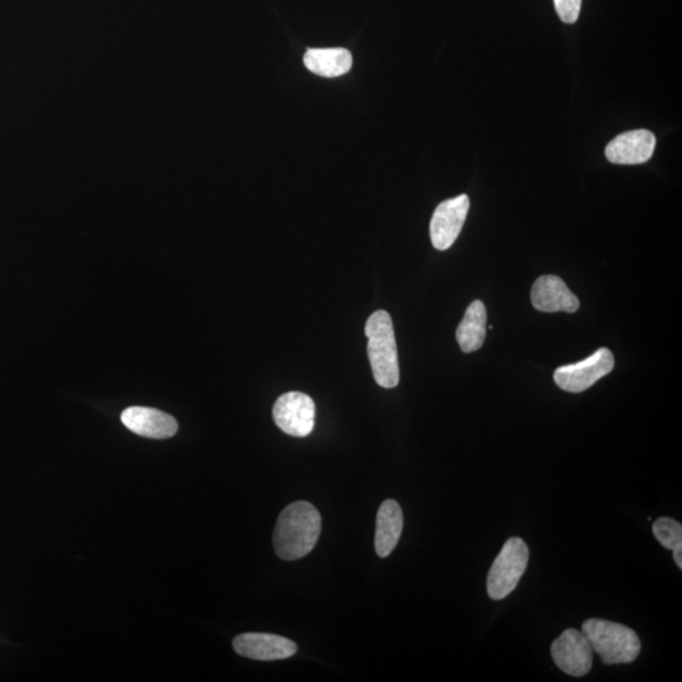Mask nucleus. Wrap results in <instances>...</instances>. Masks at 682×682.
<instances>
[{
    "label": "nucleus",
    "mask_w": 682,
    "mask_h": 682,
    "mask_svg": "<svg viewBox=\"0 0 682 682\" xmlns=\"http://www.w3.org/2000/svg\"><path fill=\"white\" fill-rule=\"evenodd\" d=\"M274 420L287 435L308 437L315 426V402L305 393H285L275 403Z\"/></svg>",
    "instance_id": "423d86ee"
},
{
    "label": "nucleus",
    "mask_w": 682,
    "mask_h": 682,
    "mask_svg": "<svg viewBox=\"0 0 682 682\" xmlns=\"http://www.w3.org/2000/svg\"><path fill=\"white\" fill-rule=\"evenodd\" d=\"M403 531V514L396 501L387 500L378 509L376 525V552L389 557L396 548Z\"/></svg>",
    "instance_id": "ddd939ff"
},
{
    "label": "nucleus",
    "mask_w": 682,
    "mask_h": 682,
    "mask_svg": "<svg viewBox=\"0 0 682 682\" xmlns=\"http://www.w3.org/2000/svg\"><path fill=\"white\" fill-rule=\"evenodd\" d=\"M368 358L376 382L394 389L400 382V364L392 317L384 310L371 315L366 324Z\"/></svg>",
    "instance_id": "f03ea898"
},
{
    "label": "nucleus",
    "mask_w": 682,
    "mask_h": 682,
    "mask_svg": "<svg viewBox=\"0 0 682 682\" xmlns=\"http://www.w3.org/2000/svg\"><path fill=\"white\" fill-rule=\"evenodd\" d=\"M615 368V356L609 349L602 348L589 358L569 364L555 370L554 379L561 390L580 393L606 377Z\"/></svg>",
    "instance_id": "39448f33"
},
{
    "label": "nucleus",
    "mask_w": 682,
    "mask_h": 682,
    "mask_svg": "<svg viewBox=\"0 0 682 682\" xmlns=\"http://www.w3.org/2000/svg\"><path fill=\"white\" fill-rule=\"evenodd\" d=\"M581 632L606 665L631 664L640 656L641 642L630 627L592 618Z\"/></svg>",
    "instance_id": "7ed1b4c3"
},
{
    "label": "nucleus",
    "mask_w": 682,
    "mask_h": 682,
    "mask_svg": "<svg viewBox=\"0 0 682 682\" xmlns=\"http://www.w3.org/2000/svg\"><path fill=\"white\" fill-rule=\"evenodd\" d=\"M321 533V516L312 503L294 502L287 506L274 533L276 554L280 559L294 561L313 552Z\"/></svg>",
    "instance_id": "f257e3e1"
},
{
    "label": "nucleus",
    "mask_w": 682,
    "mask_h": 682,
    "mask_svg": "<svg viewBox=\"0 0 682 682\" xmlns=\"http://www.w3.org/2000/svg\"><path fill=\"white\" fill-rule=\"evenodd\" d=\"M583 0H554L555 10L559 14L560 20L568 25H572L579 20Z\"/></svg>",
    "instance_id": "f3484780"
},
{
    "label": "nucleus",
    "mask_w": 682,
    "mask_h": 682,
    "mask_svg": "<svg viewBox=\"0 0 682 682\" xmlns=\"http://www.w3.org/2000/svg\"><path fill=\"white\" fill-rule=\"evenodd\" d=\"M655 538L668 550L682 545V526L670 517L658 518L653 526Z\"/></svg>",
    "instance_id": "dca6fc26"
},
{
    "label": "nucleus",
    "mask_w": 682,
    "mask_h": 682,
    "mask_svg": "<svg viewBox=\"0 0 682 682\" xmlns=\"http://www.w3.org/2000/svg\"><path fill=\"white\" fill-rule=\"evenodd\" d=\"M122 422L139 437L168 439L176 435L177 421L162 411L149 407H129L122 414Z\"/></svg>",
    "instance_id": "f8f14e48"
},
{
    "label": "nucleus",
    "mask_w": 682,
    "mask_h": 682,
    "mask_svg": "<svg viewBox=\"0 0 682 682\" xmlns=\"http://www.w3.org/2000/svg\"><path fill=\"white\" fill-rule=\"evenodd\" d=\"M673 552V560H675L679 569H682V545L672 550Z\"/></svg>",
    "instance_id": "a211bd4d"
},
{
    "label": "nucleus",
    "mask_w": 682,
    "mask_h": 682,
    "mask_svg": "<svg viewBox=\"0 0 682 682\" xmlns=\"http://www.w3.org/2000/svg\"><path fill=\"white\" fill-rule=\"evenodd\" d=\"M593 648L583 634L569 628L555 640L552 655L557 668L573 678H583L593 668Z\"/></svg>",
    "instance_id": "0eeeda50"
},
{
    "label": "nucleus",
    "mask_w": 682,
    "mask_h": 682,
    "mask_svg": "<svg viewBox=\"0 0 682 682\" xmlns=\"http://www.w3.org/2000/svg\"><path fill=\"white\" fill-rule=\"evenodd\" d=\"M469 207L468 195L449 199L437 207L430 224L431 242L437 250L446 251L455 243L467 220Z\"/></svg>",
    "instance_id": "6e6552de"
},
{
    "label": "nucleus",
    "mask_w": 682,
    "mask_h": 682,
    "mask_svg": "<svg viewBox=\"0 0 682 682\" xmlns=\"http://www.w3.org/2000/svg\"><path fill=\"white\" fill-rule=\"evenodd\" d=\"M232 646L238 655L258 661L286 660L298 653L296 643L269 633L240 634Z\"/></svg>",
    "instance_id": "1a4fd4ad"
},
{
    "label": "nucleus",
    "mask_w": 682,
    "mask_h": 682,
    "mask_svg": "<svg viewBox=\"0 0 682 682\" xmlns=\"http://www.w3.org/2000/svg\"><path fill=\"white\" fill-rule=\"evenodd\" d=\"M487 337V308L482 301H472L456 330L457 343L464 353L477 352Z\"/></svg>",
    "instance_id": "4468645a"
},
{
    "label": "nucleus",
    "mask_w": 682,
    "mask_h": 682,
    "mask_svg": "<svg viewBox=\"0 0 682 682\" xmlns=\"http://www.w3.org/2000/svg\"><path fill=\"white\" fill-rule=\"evenodd\" d=\"M308 72L323 77H338L351 72L352 53L345 49H310L304 56Z\"/></svg>",
    "instance_id": "2eb2a0df"
},
{
    "label": "nucleus",
    "mask_w": 682,
    "mask_h": 682,
    "mask_svg": "<svg viewBox=\"0 0 682 682\" xmlns=\"http://www.w3.org/2000/svg\"><path fill=\"white\" fill-rule=\"evenodd\" d=\"M656 149L653 131L637 129L626 131L611 141L606 149V156L616 165H641L649 161Z\"/></svg>",
    "instance_id": "9d476101"
},
{
    "label": "nucleus",
    "mask_w": 682,
    "mask_h": 682,
    "mask_svg": "<svg viewBox=\"0 0 682 682\" xmlns=\"http://www.w3.org/2000/svg\"><path fill=\"white\" fill-rule=\"evenodd\" d=\"M529 546L519 538H510L502 547L488 573L487 591L493 601H502L515 591L529 564Z\"/></svg>",
    "instance_id": "20e7f679"
},
{
    "label": "nucleus",
    "mask_w": 682,
    "mask_h": 682,
    "mask_svg": "<svg viewBox=\"0 0 682 682\" xmlns=\"http://www.w3.org/2000/svg\"><path fill=\"white\" fill-rule=\"evenodd\" d=\"M531 301L541 313H577L579 299L573 294L560 277L547 275L533 283Z\"/></svg>",
    "instance_id": "9b49d317"
}]
</instances>
